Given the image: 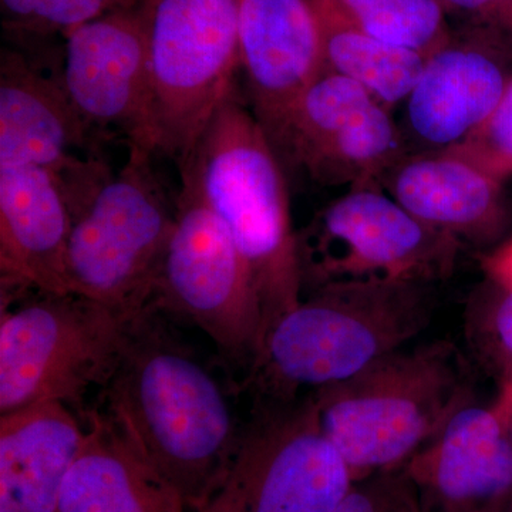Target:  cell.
<instances>
[{
    "instance_id": "21",
    "label": "cell",
    "mask_w": 512,
    "mask_h": 512,
    "mask_svg": "<svg viewBox=\"0 0 512 512\" xmlns=\"http://www.w3.org/2000/svg\"><path fill=\"white\" fill-rule=\"evenodd\" d=\"M326 72L340 74L393 111L404 103L426 57L370 35L340 9L336 0H318Z\"/></svg>"
},
{
    "instance_id": "23",
    "label": "cell",
    "mask_w": 512,
    "mask_h": 512,
    "mask_svg": "<svg viewBox=\"0 0 512 512\" xmlns=\"http://www.w3.org/2000/svg\"><path fill=\"white\" fill-rule=\"evenodd\" d=\"M141 0H0L3 26L25 35H69L106 13L137 6Z\"/></svg>"
},
{
    "instance_id": "11",
    "label": "cell",
    "mask_w": 512,
    "mask_h": 512,
    "mask_svg": "<svg viewBox=\"0 0 512 512\" xmlns=\"http://www.w3.org/2000/svg\"><path fill=\"white\" fill-rule=\"evenodd\" d=\"M274 148L316 183L349 190L380 185L409 153L393 111L360 84L326 70L293 104Z\"/></svg>"
},
{
    "instance_id": "26",
    "label": "cell",
    "mask_w": 512,
    "mask_h": 512,
    "mask_svg": "<svg viewBox=\"0 0 512 512\" xmlns=\"http://www.w3.org/2000/svg\"><path fill=\"white\" fill-rule=\"evenodd\" d=\"M451 18L495 33L512 45V0H443Z\"/></svg>"
},
{
    "instance_id": "12",
    "label": "cell",
    "mask_w": 512,
    "mask_h": 512,
    "mask_svg": "<svg viewBox=\"0 0 512 512\" xmlns=\"http://www.w3.org/2000/svg\"><path fill=\"white\" fill-rule=\"evenodd\" d=\"M512 82V45L488 30L463 26L427 57L404 100L409 153L458 147L487 123Z\"/></svg>"
},
{
    "instance_id": "9",
    "label": "cell",
    "mask_w": 512,
    "mask_h": 512,
    "mask_svg": "<svg viewBox=\"0 0 512 512\" xmlns=\"http://www.w3.org/2000/svg\"><path fill=\"white\" fill-rule=\"evenodd\" d=\"M151 312L190 320L247 376L264 349V315L247 262L224 222L187 178L181 177Z\"/></svg>"
},
{
    "instance_id": "18",
    "label": "cell",
    "mask_w": 512,
    "mask_h": 512,
    "mask_svg": "<svg viewBox=\"0 0 512 512\" xmlns=\"http://www.w3.org/2000/svg\"><path fill=\"white\" fill-rule=\"evenodd\" d=\"M72 211L55 174L0 167L2 291L67 293Z\"/></svg>"
},
{
    "instance_id": "30",
    "label": "cell",
    "mask_w": 512,
    "mask_h": 512,
    "mask_svg": "<svg viewBox=\"0 0 512 512\" xmlns=\"http://www.w3.org/2000/svg\"><path fill=\"white\" fill-rule=\"evenodd\" d=\"M503 512H512V497L511 500L508 501L507 507H505V510Z\"/></svg>"
},
{
    "instance_id": "8",
    "label": "cell",
    "mask_w": 512,
    "mask_h": 512,
    "mask_svg": "<svg viewBox=\"0 0 512 512\" xmlns=\"http://www.w3.org/2000/svg\"><path fill=\"white\" fill-rule=\"evenodd\" d=\"M302 296L333 286L434 285L463 245L427 227L380 185L350 188L296 234Z\"/></svg>"
},
{
    "instance_id": "27",
    "label": "cell",
    "mask_w": 512,
    "mask_h": 512,
    "mask_svg": "<svg viewBox=\"0 0 512 512\" xmlns=\"http://www.w3.org/2000/svg\"><path fill=\"white\" fill-rule=\"evenodd\" d=\"M498 412L503 417L505 429H507L508 437H510L512 443V404L500 403L497 406Z\"/></svg>"
},
{
    "instance_id": "15",
    "label": "cell",
    "mask_w": 512,
    "mask_h": 512,
    "mask_svg": "<svg viewBox=\"0 0 512 512\" xmlns=\"http://www.w3.org/2000/svg\"><path fill=\"white\" fill-rule=\"evenodd\" d=\"M403 468L424 512H503L512 497V443L497 407L468 404Z\"/></svg>"
},
{
    "instance_id": "7",
    "label": "cell",
    "mask_w": 512,
    "mask_h": 512,
    "mask_svg": "<svg viewBox=\"0 0 512 512\" xmlns=\"http://www.w3.org/2000/svg\"><path fill=\"white\" fill-rule=\"evenodd\" d=\"M150 82V143L177 164L190 156L235 87L239 0H141Z\"/></svg>"
},
{
    "instance_id": "22",
    "label": "cell",
    "mask_w": 512,
    "mask_h": 512,
    "mask_svg": "<svg viewBox=\"0 0 512 512\" xmlns=\"http://www.w3.org/2000/svg\"><path fill=\"white\" fill-rule=\"evenodd\" d=\"M360 28L390 45L429 57L453 35L443 0H336Z\"/></svg>"
},
{
    "instance_id": "4",
    "label": "cell",
    "mask_w": 512,
    "mask_h": 512,
    "mask_svg": "<svg viewBox=\"0 0 512 512\" xmlns=\"http://www.w3.org/2000/svg\"><path fill=\"white\" fill-rule=\"evenodd\" d=\"M311 396L353 481L403 467L476 402L470 359L450 340L396 350Z\"/></svg>"
},
{
    "instance_id": "19",
    "label": "cell",
    "mask_w": 512,
    "mask_h": 512,
    "mask_svg": "<svg viewBox=\"0 0 512 512\" xmlns=\"http://www.w3.org/2000/svg\"><path fill=\"white\" fill-rule=\"evenodd\" d=\"M86 427L62 403L0 416V512H59Z\"/></svg>"
},
{
    "instance_id": "6",
    "label": "cell",
    "mask_w": 512,
    "mask_h": 512,
    "mask_svg": "<svg viewBox=\"0 0 512 512\" xmlns=\"http://www.w3.org/2000/svg\"><path fill=\"white\" fill-rule=\"evenodd\" d=\"M154 151L131 144L126 164L72 211L67 248L69 292L127 320L150 313L175 205L154 174Z\"/></svg>"
},
{
    "instance_id": "25",
    "label": "cell",
    "mask_w": 512,
    "mask_h": 512,
    "mask_svg": "<svg viewBox=\"0 0 512 512\" xmlns=\"http://www.w3.org/2000/svg\"><path fill=\"white\" fill-rule=\"evenodd\" d=\"M335 512H424L403 467L353 481Z\"/></svg>"
},
{
    "instance_id": "29",
    "label": "cell",
    "mask_w": 512,
    "mask_h": 512,
    "mask_svg": "<svg viewBox=\"0 0 512 512\" xmlns=\"http://www.w3.org/2000/svg\"><path fill=\"white\" fill-rule=\"evenodd\" d=\"M498 258L501 259V261L507 262V264L512 265V251H510V254H504L503 256H498Z\"/></svg>"
},
{
    "instance_id": "24",
    "label": "cell",
    "mask_w": 512,
    "mask_h": 512,
    "mask_svg": "<svg viewBox=\"0 0 512 512\" xmlns=\"http://www.w3.org/2000/svg\"><path fill=\"white\" fill-rule=\"evenodd\" d=\"M450 151L467 158L500 183L512 177V82L480 130Z\"/></svg>"
},
{
    "instance_id": "14",
    "label": "cell",
    "mask_w": 512,
    "mask_h": 512,
    "mask_svg": "<svg viewBox=\"0 0 512 512\" xmlns=\"http://www.w3.org/2000/svg\"><path fill=\"white\" fill-rule=\"evenodd\" d=\"M252 113L275 146L293 104L325 72L318 0H239Z\"/></svg>"
},
{
    "instance_id": "20",
    "label": "cell",
    "mask_w": 512,
    "mask_h": 512,
    "mask_svg": "<svg viewBox=\"0 0 512 512\" xmlns=\"http://www.w3.org/2000/svg\"><path fill=\"white\" fill-rule=\"evenodd\" d=\"M83 446L64 480L59 512H185L184 498L99 410L84 416Z\"/></svg>"
},
{
    "instance_id": "5",
    "label": "cell",
    "mask_w": 512,
    "mask_h": 512,
    "mask_svg": "<svg viewBox=\"0 0 512 512\" xmlns=\"http://www.w3.org/2000/svg\"><path fill=\"white\" fill-rule=\"evenodd\" d=\"M133 322L73 292L2 291L0 416L62 403L83 420L89 394L100 397L116 373Z\"/></svg>"
},
{
    "instance_id": "28",
    "label": "cell",
    "mask_w": 512,
    "mask_h": 512,
    "mask_svg": "<svg viewBox=\"0 0 512 512\" xmlns=\"http://www.w3.org/2000/svg\"><path fill=\"white\" fill-rule=\"evenodd\" d=\"M505 396L503 399V404H512V372L510 377L505 380Z\"/></svg>"
},
{
    "instance_id": "2",
    "label": "cell",
    "mask_w": 512,
    "mask_h": 512,
    "mask_svg": "<svg viewBox=\"0 0 512 512\" xmlns=\"http://www.w3.org/2000/svg\"><path fill=\"white\" fill-rule=\"evenodd\" d=\"M178 167L244 256L261 301L266 340L275 323L302 299L298 231L281 158L235 87Z\"/></svg>"
},
{
    "instance_id": "17",
    "label": "cell",
    "mask_w": 512,
    "mask_h": 512,
    "mask_svg": "<svg viewBox=\"0 0 512 512\" xmlns=\"http://www.w3.org/2000/svg\"><path fill=\"white\" fill-rule=\"evenodd\" d=\"M380 185L416 220L463 247L493 244L510 221L504 184L454 151L407 153Z\"/></svg>"
},
{
    "instance_id": "3",
    "label": "cell",
    "mask_w": 512,
    "mask_h": 512,
    "mask_svg": "<svg viewBox=\"0 0 512 512\" xmlns=\"http://www.w3.org/2000/svg\"><path fill=\"white\" fill-rule=\"evenodd\" d=\"M431 285L333 286L302 296L266 336L241 389L254 399L295 400L345 382L406 348L430 325Z\"/></svg>"
},
{
    "instance_id": "10",
    "label": "cell",
    "mask_w": 512,
    "mask_h": 512,
    "mask_svg": "<svg viewBox=\"0 0 512 512\" xmlns=\"http://www.w3.org/2000/svg\"><path fill=\"white\" fill-rule=\"evenodd\" d=\"M352 484L311 393L254 399L231 466L200 512H335Z\"/></svg>"
},
{
    "instance_id": "16",
    "label": "cell",
    "mask_w": 512,
    "mask_h": 512,
    "mask_svg": "<svg viewBox=\"0 0 512 512\" xmlns=\"http://www.w3.org/2000/svg\"><path fill=\"white\" fill-rule=\"evenodd\" d=\"M90 127L77 113L59 77L46 76L18 50L0 53V167L47 168L59 183L86 173L94 160L73 153Z\"/></svg>"
},
{
    "instance_id": "1",
    "label": "cell",
    "mask_w": 512,
    "mask_h": 512,
    "mask_svg": "<svg viewBox=\"0 0 512 512\" xmlns=\"http://www.w3.org/2000/svg\"><path fill=\"white\" fill-rule=\"evenodd\" d=\"M156 316L131 323L100 413L200 512L231 466L244 423L220 380Z\"/></svg>"
},
{
    "instance_id": "13",
    "label": "cell",
    "mask_w": 512,
    "mask_h": 512,
    "mask_svg": "<svg viewBox=\"0 0 512 512\" xmlns=\"http://www.w3.org/2000/svg\"><path fill=\"white\" fill-rule=\"evenodd\" d=\"M64 37L59 79L84 123L90 130L119 128L128 146L153 150L147 33L140 3L90 20Z\"/></svg>"
}]
</instances>
